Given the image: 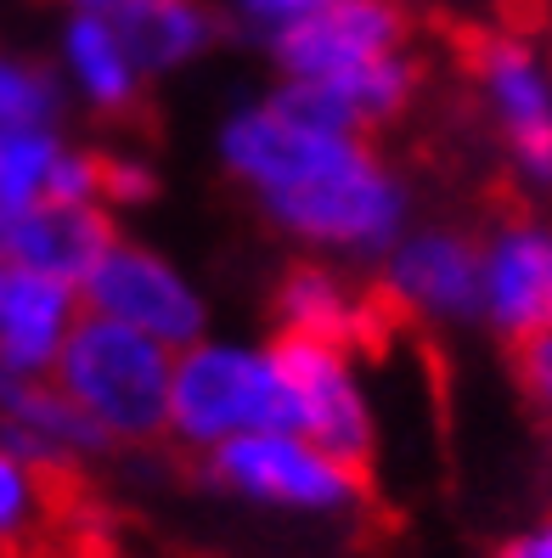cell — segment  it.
<instances>
[{
  "instance_id": "cell-14",
  "label": "cell",
  "mask_w": 552,
  "mask_h": 558,
  "mask_svg": "<svg viewBox=\"0 0 552 558\" xmlns=\"http://www.w3.org/2000/svg\"><path fill=\"white\" fill-rule=\"evenodd\" d=\"M79 316H85L79 282L12 271L7 293H0V367L17 378H51Z\"/></svg>"
},
{
  "instance_id": "cell-21",
  "label": "cell",
  "mask_w": 552,
  "mask_h": 558,
  "mask_svg": "<svg viewBox=\"0 0 552 558\" xmlns=\"http://www.w3.org/2000/svg\"><path fill=\"white\" fill-rule=\"evenodd\" d=\"M513 350H518V355H513L518 389L530 396L536 412L552 417V327H547V333H536V339H525V344H513Z\"/></svg>"
},
{
  "instance_id": "cell-24",
  "label": "cell",
  "mask_w": 552,
  "mask_h": 558,
  "mask_svg": "<svg viewBox=\"0 0 552 558\" xmlns=\"http://www.w3.org/2000/svg\"><path fill=\"white\" fill-rule=\"evenodd\" d=\"M7 277H12V266H7V259H0V293H7Z\"/></svg>"
},
{
  "instance_id": "cell-9",
  "label": "cell",
  "mask_w": 552,
  "mask_h": 558,
  "mask_svg": "<svg viewBox=\"0 0 552 558\" xmlns=\"http://www.w3.org/2000/svg\"><path fill=\"white\" fill-rule=\"evenodd\" d=\"M406 40H412V23L395 0H339V7L277 35L266 51H271L277 80L333 85V80H349L355 69H367V62H378L389 51H406Z\"/></svg>"
},
{
  "instance_id": "cell-3",
  "label": "cell",
  "mask_w": 552,
  "mask_h": 558,
  "mask_svg": "<svg viewBox=\"0 0 552 558\" xmlns=\"http://www.w3.org/2000/svg\"><path fill=\"white\" fill-rule=\"evenodd\" d=\"M170 344L85 311L74 339L62 344L51 384L108 435V446H152L170 435Z\"/></svg>"
},
{
  "instance_id": "cell-12",
  "label": "cell",
  "mask_w": 552,
  "mask_h": 558,
  "mask_svg": "<svg viewBox=\"0 0 552 558\" xmlns=\"http://www.w3.org/2000/svg\"><path fill=\"white\" fill-rule=\"evenodd\" d=\"M119 238L113 209L102 204H35L0 220V259L12 271H40V277H62V282H85L90 266L108 254V243Z\"/></svg>"
},
{
  "instance_id": "cell-22",
  "label": "cell",
  "mask_w": 552,
  "mask_h": 558,
  "mask_svg": "<svg viewBox=\"0 0 552 558\" xmlns=\"http://www.w3.org/2000/svg\"><path fill=\"white\" fill-rule=\"evenodd\" d=\"M484 558H552V513L518 524V531H507Z\"/></svg>"
},
{
  "instance_id": "cell-5",
  "label": "cell",
  "mask_w": 552,
  "mask_h": 558,
  "mask_svg": "<svg viewBox=\"0 0 552 558\" xmlns=\"http://www.w3.org/2000/svg\"><path fill=\"white\" fill-rule=\"evenodd\" d=\"M474 90L496 142L525 192L552 198V57L530 35H479L474 40Z\"/></svg>"
},
{
  "instance_id": "cell-15",
  "label": "cell",
  "mask_w": 552,
  "mask_h": 558,
  "mask_svg": "<svg viewBox=\"0 0 552 558\" xmlns=\"http://www.w3.org/2000/svg\"><path fill=\"white\" fill-rule=\"evenodd\" d=\"M271 322L277 339H321V344H361L367 339V300L349 288V277L333 259H305L282 271L271 293Z\"/></svg>"
},
{
  "instance_id": "cell-4",
  "label": "cell",
  "mask_w": 552,
  "mask_h": 558,
  "mask_svg": "<svg viewBox=\"0 0 552 558\" xmlns=\"http://www.w3.org/2000/svg\"><path fill=\"white\" fill-rule=\"evenodd\" d=\"M204 480L243 508L287 513V519H349L367 508V469L321 451L299 429H259L232 446H214Z\"/></svg>"
},
{
  "instance_id": "cell-10",
  "label": "cell",
  "mask_w": 552,
  "mask_h": 558,
  "mask_svg": "<svg viewBox=\"0 0 552 558\" xmlns=\"http://www.w3.org/2000/svg\"><path fill=\"white\" fill-rule=\"evenodd\" d=\"M479 327L525 344L552 327V226L502 220L479 238Z\"/></svg>"
},
{
  "instance_id": "cell-20",
  "label": "cell",
  "mask_w": 552,
  "mask_h": 558,
  "mask_svg": "<svg viewBox=\"0 0 552 558\" xmlns=\"http://www.w3.org/2000/svg\"><path fill=\"white\" fill-rule=\"evenodd\" d=\"M158 198V170L142 153H102V204L108 209H142Z\"/></svg>"
},
{
  "instance_id": "cell-19",
  "label": "cell",
  "mask_w": 552,
  "mask_h": 558,
  "mask_svg": "<svg viewBox=\"0 0 552 558\" xmlns=\"http://www.w3.org/2000/svg\"><path fill=\"white\" fill-rule=\"evenodd\" d=\"M328 7H339V0H225V17H232V28H243L248 40L271 46L277 35H287L294 23L328 12Z\"/></svg>"
},
{
  "instance_id": "cell-2",
  "label": "cell",
  "mask_w": 552,
  "mask_h": 558,
  "mask_svg": "<svg viewBox=\"0 0 552 558\" xmlns=\"http://www.w3.org/2000/svg\"><path fill=\"white\" fill-rule=\"evenodd\" d=\"M259 429H294V389H287L282 350L254 339H214L175 350L170 373V435L181 451L209 457Z\"/></svg>"
},
{
  "instance_id": "cell-13",
  "label": "cell",
  "mask_w": 552,
  "mask_h": 558,
  "mask_svg": "<svg viewBox=\"0 0 552 558\" xmlns=\"http://www.w3.org/2000/svg\"><path fill=\"white\" fill-rule=\"evenodd\" d=\"M57 74L69 85V102H79L96 119L136 113L142 90L152 85L130 51L119 17L108 12H69L57 28Z\"/></svg>"
},
{
  "instance_id": "cell-7",
  "label": "cell",
  "mask_w": 552,
  "mask_h": 558,
  "mask_svg": "<svg viewBox=\"0 0 552 558\" xmlns=\"http://www.w3.org/2000/svg\"><path fill=\"white\" fill-rule=\"evenodd\" d=\"M277 350L287 367V389H294V429L321 451L367 469L378 451V407L355 367V350L321 339H277Z\"/></svg>"
},
{
  "instance_id": "cell-16",
  "label": "cell",
  "mask_w": 552,
  "mask_h": 558,
  "mask_svg": "<svg viewBox=\"0 0 552 558\" xmlns=\"http://www.w3.org/2000/svg\"><path fill=\"white\" fill-rule=\"evenodd\" d=\"M113 17H119L147 80H170V74L192 69L220 40V12L209 0H130Z\"/></svg>"
},
{
  "instance_id": "cell-8",
  "label": "cell",
  "mask_w": 552,
  "mask_h": 558,
  "mask_svg": "<svg viewBox=\"0 0 552 558\" xmlns=\"http://www.w3.org/2000/svg\"><path fill=\"white\" fill-rule=\"evenodd\" d=\"M383 300L417 322H479V238L457 226H406L378 259Z\"/></svg>"
},
{
  "instance_id": "cell-1",
  "label": "cell",
  "mask_w": 552,
  "mask_h": 558,
  "mask_svg": "<svg viewBox=\"0 0 552 558\" xmlns=\"http://www.w3.org/2000/svg\"><path fill=\"white\" fill-rule=\"evenodd\" d=\"M214 158L271 232L333 266H378L412 226V186L372 136L310 113L282 80L225 108Z\"/></svg>"
},
{
  "instance_id": "cell-17",
  "label": "cell",
  "mask_w": 552,
  "mask_h": 558,
  "mask_svg": "<svg viewBox=\"0 0 552 558\" xmlns=\"http://www.w3.org/2000/svg\"><path fill=\"white\" fill-rule=\"evenodd\" d=\"M69 113V85L57 62L0 51V130H62Z\"/></svg>"
},
{
  "instance_id": "cell-6",
  "label": "cell",
  "mask_w": 552,
  "mask_h": 558,
  "mask_svg": "<svg viewBox=\"0 0 552 558\" xmlns=\"http://www.w3.org/2000/svg\"><path fill=\"white\" fill-rule=\"evenodd\" d=\"M85 311L113 316L136 333L186 350L209 333V300L164 248L136 243V238H113L108 254L90 266V277L79 282Z\"/></svg>"
},
{
  "instance_id": "cell-11",
  "label": "cell",
  "mask_w": 552,
  "mask_h": 558,
  "mask_svg": "<svg viewBox=\"0 0 552 558\" xmlns=\"http://www.w3.org/2000/svg\"><path fill=\"white\" fill-rule=\"evenodd\" d=\"M46 198L102 204V147L69 142L62 130H0V220Z\"/></svg>"
},
{
  "instance_id": "cell-18",
  "label": "cell",
  "mask_w": 552,
  "mask_h": 558,
  "mask_svg": "<svg viewBox=\"0 0 552 558\" xmlns=\"http://www.w3.org/2000/svg\"><path fill=\"white\" fill-rule=\"evenodd\" d=\"M51 480L12 446H0V553H23L51 519Z\"/></svg>"
},
{
  "instance_id": "cell-23",
  "label": "cell",
  "mask_w": 552,
  "mask_h": 558,
  "mask_svg": "<svg viewBox=\"0 0 552 558\" xmlns=\"http://www.w3.org/2000/svg\"><path fill=\"white\" fill-rule=\"evenodd\" d=\"M62 7H69V12H108L113 17V12L130 7V0H62Z\"/></svg>"
}]
</instances>
